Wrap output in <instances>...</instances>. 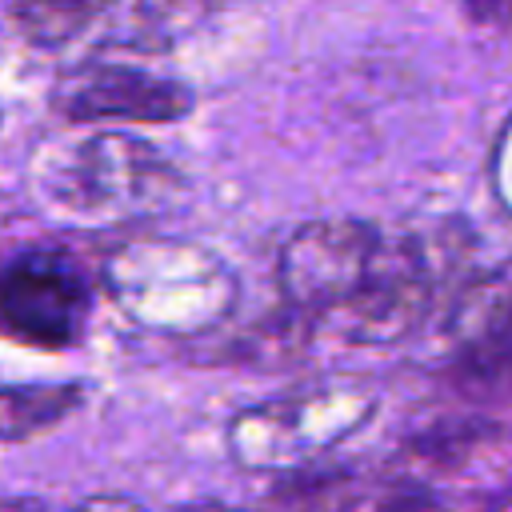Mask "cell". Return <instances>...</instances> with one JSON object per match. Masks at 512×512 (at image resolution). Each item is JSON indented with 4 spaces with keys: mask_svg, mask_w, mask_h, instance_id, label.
Here are the masks:
<instances>
[{
    "mask_svg": "<svg viewBox=\"0 0 512 512\" xmlns=\"http://www.w3.org/2000/svg\"><path fill=\"white\" fill-rule=\"evenodd\" d=\"M200 16V0H112L108 20V44L116 48H168L180 40Z\"/></svg>",
    "mask_w": 512,
    "mask_h": 512,
    "instance_id": "obj_7",
    "label": "cell"
},
{
    "mask_svg": "<svg viewBox=\"0 0 512 512\" xmlns=\"http://www.w3.org/2000/svg\"><path fill=\"white\" fill-rule=\"evenodd\" d=\"M276 272L296 312L328 320L352 344H392L424 320L440 284V252L416 232L312 220L288 236Z\"/></svg>",
    "mask_w": 512,
    "mask_h": 512,
    "instance_id": "obj_1",
    "label": "cell"
},
{
    "mask_svg": "<svg viewBox=\"0 0 512 512\" xmlns=\"http://www.w3.org/2000/svg\"><path fill=\"white\" fill-rule=\"evenodd\" d=\"M112 0H8V16L32 44H68L104 20Z\"/></svg>",
    "mask_w": 512,
    "mask_h": 512,
    "instance_id": "obj_9",
    "label": "cell"
},
{
    "mask_svg": "<svg viewBox=\"0 0 512 512\" xmlns=\"http://www.w3.org/2000/svg\"><path fill=\"white\" fill-rule=\"evenodd\" d=\"M380 512H448V508H440V504H436L432 496H424V492H400V496L384 500Z\"/></svg>",
    "mask_w": 512,
    "mask_h": 512,
    "instance_id": "obj_12",
    "label": "cell"
},
{
    "mask_svg": "<svg viewBox=\"0 0 512 512\" xmlns=\"http://www.w3.org/2000/svg\"><path fill=\"white\" fill-rule=\"evenodd\" d=\"M56 108L72 124H172L192 108V92L168 76L88 60L72 68L56 88Z\"/></svg>",
    "mask_w": 512,
    "mask_h": 512,
    "instance_id": "obj_6",
    "label": "cell"
},
{
    "mask_svg": "<svg viewBox=\"0 0 512 512\" xmlns=\"http://www.w3.org/2000/svg\"><path fill=\"white\" fill-rule=\"evenodd\" d=\"M492 176H496V196H500V204L512 212V120H508V128H504V136H500Z\"/></svg>",
    "mask_w": 512,
    "mask_h": 512,
    "instance_id": "obj_10",
    "label": "cell"
},
{
    "mask_svg": "<svg viewBox=\"0 0 512 512\" xmlns=\"http://www.w3.org/2000/svg\"><path fill=\"white\" fill-rule=\"evenodd\" d=\"M36 200L72 224L104 228L156 212L176 192V168L148 140L76 124L44 140L28 168Z\"/></svg>",
    "mask_w": 512,
    "mask_h": 512,
    "instance_id": "obj_2",
    "label": "cell"
},
{
    "mask_svg": "<svg viewBox=\"0 0 512 512\" xmlns=\"http://www.w3.org/2000/svg\"><path fill=\"white\" fill-rule=\"evenodd\" d=\"M88 280L68 252L28 248L0 268V336L28 348H72L88 320Z\"/></svg>",
    "mask_w": 512,
    "mask_h": 512,
    "instance_id": "obj_5",
    "label": "cell"
},
{
    "mask_svg": "<svg viewBox=\"0 0 512 512\" xmlns=\"http://www.w3.org/2000/svg\"><path fill=\"white\" fill-rule=\"evenodd\" d=\"M376 412V392L356 380L308 384L252 404L228 420V452L248 472H292L344 444Z\"/></svg>",
    "mask_w": 512,
    "mask_h": 512,
    "instance_id": "obj_4",
    "label": "cell"
},
{
    "mask_svg": "<svg viewBox=\"0 0 512 512\" xmlns=\"http://www.w3.org/2000/svg\"><path fill=\"white\" fill-rule=\"evenodd\" d=\"M176 512H236V508H224V504H184Z\"/></svg>",
    "mask_w": 512,
    "mask_h": 512,
    "instance_id": "obj_15",
    "label": "cell"
},
{
    "mask_svg": "<svg viewBox=\"0 0 512 512\" xmlns=\"http://www.w3.org/2000/svg\"><path fill=\"white\" fill-rule=\"evenodd\" d=\"M0 512H48L36 496H0Z\"/></svg>",
    "mask_w": 512,
    "mask_h": 512,
    "instance_id": "obj_14",
    "label": "cell"
},
{
    "mask_svg": "<svg viewBox=\"0 0 512 512\" xmlns=\"http://www.w3.org/2000/svg\"><path fill=\"white\" fill-rule=\"evenodd\" d=\"M84 404V388L76 384H20L0 388V440L24 444L56 424H64Z\"/></svg>",
    "mask_w": 512,
    "mask_h": 512,
    "instance_id": "obj_8",
    "label": "cell"
},
{
    "mask_svg": "<svg viewBox=\"0 0 512 512\" xmlns=\"http://www.w3.org/2000/svg\"><path fill=\"white\" fill-rule=\"evenodd\" d=\"M468 8L476 20H500V16H508L512 0H468Z\"/></svg>",
    "mask_w": 512,
    "mask_h": 512,
    "instance_id": "obj_13",
    "label": "cell"
},
{
    "mask_svg": "<svg viewBox=\"0 0 512 512\" xmlns=\"http://www.w3.org/2000/svg\"><path fill=\"white\" fill-rule=\"evenodd\" d=\"M104 288L136 328L156 336L212 332L236 304V276L228 264L208 248L172 236L120 244L104 260Z\"/></svg>",
    "mask_w": 512,
    "mask_h": 512,
    "instance_id": "obj_3",
    "label": "cell"
},
{
    "mask_svg": "<svg viewBox=\"0 0 512 512\" xmlns=\"http://www.w3.org/2000/svg\"><path fill=\"white\" fill-rule=\"evenodd\" d=\"M64 512H144L132 496H116V492H100V496H88V500H80V504H72V508H64Z\"/></svg>",
    "mask_w": 512,
    "mask_h": 512,
    "instance_id": "obj_11",
    "label": "cell"
},
{
    "mask_svg": "<svg viewBox=\"0 0 512 512\" xmlns=\"http://www.w3.org/2000/svg\"><path fill=\"white\" fill-rule=\"evenodd\" d=\"M500 512H512V500H508V504H504V508H500Z\"/></svg>",
    "mask_w": 512,
    "mask_h": 512,
    "instance_id": "obj_16",
    "label": "cell"
}]
</instances>
